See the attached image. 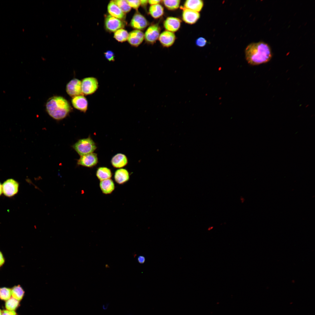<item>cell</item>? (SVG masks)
<instances>
[{
  "instance_id": "6da1fadb",
  "label": "cell",
  "mask_w": 315,
  "mask_h": 315,
  "mask_svg": "<svg viewBox=\"0 0 315 315\" xmlns=\"http://www.w3.org/2000/svg\"><path fill=\"white\" fill-rule=\"evenodd\" d=\"M245 58L248 63L252 65H257L269 61L272 57L270 46L262 41L252 43L246 47Z\"/></svg>"
},
{
  "instance_id": "7a4b0ae2",
  "label": "cell",
  "mask_w": 315,
  "mask_h": 315,
  "mask_svg": "<svg viewBox=\"0 0 315 315\" xmlns=\"http://www.w3.org/2000/svg\"><path fill=\"white\" fill-rule=\"evenodd\" d=\"M47 112L49 116L57 120L66 117L71 110L68 102L61 96H53L48 100L46 104Z\"/></svg>"
},
{
  "instance_id": "3957f363",
  "label": "cell",
  "mask_w": 315,
  "mask_h": 315,
  "mask_svg": "<svg viewBox=\"0 0 315 315\" xmlns=\"http://www.w3.org/2000/svg\"><path fill=\"white\" fill-rule=\"evenodd\" d=\"M72 147L80 156L94 153L97 148L95 143L90 136L79 139Z\"/></svg>"
},
{
  "instance_id": "277c9868",
  "label": "cell",
  "mask_w": 315,
  "mask_h": 315,
  "mask_svg": "<svg viewBox=\"0 0 315 315\" xmlns=\"http://www.w3.org/2000/svg\"><path fill=\"white\" fill-rule=\"evenodd\" d=\"M81 82V89L83 94L88 95L94 93L98 87L97 79L93 77L85 78Z\"/></svg>"
},
{
  "instance_id": "5b68a950",
  "label": "cell",
  "mask_w": 315,
  "mask_h": 315,
  "mask_svg": "<svg viewBox=\"0 0 315 315\" xmlns=\"http://www.w3.org/2000/svg\"><path fill=\"white\" fill-rule=\"evenodd\" d=\"M160 30V28L158 24H153L150 25L148 27L144 34L145 41L149 43H154L158 39Z\"/></svg>"
},
{
  "instance_id": "8992f818",
  "label": "cell",
  "mask_w": 315,
  "mask_h": 315,
  "mask_svg": "<svg viewBox=\"0 0 315 315\" xmlns=\"http://www.w3.org/2000/svg\"><path fill=\"white\" fill-rule=\"evenodd\" d=\"M98 162L97 154L92 153L80 156L77 160V164L79 165L91 168L97 165Z\"/></svg>"
},
{
  "instance_id": "52a82bcc",
  "label": "cell",
  "mask_w": 315,
  "mask_h": 315,
  "mask_svg": "<svg viewBox=\"0 0 315 315\" xmlns=\"http://www.w3.org/2000/svg\"><path fill=\"white\" fill-rule=\"evenodd\" d=\"M19 184L13 179L10 178L6 181L2 185L3 192L5 195L12 197L18 191Z\"/></svg>"
},
{
  "instance_id": "ba28073f",
  "label": "cell",
  "mask_w": 315,
  "mask_h": 315,
  "mask_svg": "<svg viewBox=\"0 0 315 315\" xmlns=\"http://www.w3.org/2000/svg\"><path fill=\"white\" fill-rule=\"evenodd\" d=\"M105 26L106 29L108 31L115 32L119 29L123 28L125 24L120 20L108 15L105 18Z\"/></svg>"
},
{
  "instance_id": "9c48e42d",
  "label": "cell",
  "mask_w": 315,
  "mask_h": 315,
  "mask_svg": "<svg viewBox=\"0 0 315 315\" xmlns=\"http://www.w3.org/2000/svg\"><path fill=\"white\" fill-rule=\"evenodd\" d=\"M66 91L67 93L70 96L73 97L82 95L83 94L81 89V82L76 78L70 80L67 84Z\"/></svg>"
},
{
  "instance_id": "30bf717a",
  "label": "cell",
  "mask_w": 315,
  "mask_h": 315,
  "mask_svg": "<svg viewBox=\"0 0 315 315\" xmlns=\"http://www.w3.org/2000/svg\"><path fill=\"white\" fill-rule=\"evenodd\" d=\"M149 24L146 18L141 14L137 12L134 14L130 22L131 26L136 30H142Z\"/></svg>"
},
{
  "instance_id": "8fae6325",
  "label": "cell",
  "mask_w": 315,
  "mask_h": 315,
  "mask_svg": "<svg viewBox=\"0 0 315 315\" xmlns=\"http://www.w3.org/2000/svg\"><path fill=\"white\" fill-rule=\"evenodd\" d=\"M181 8L182 9V20L186 23L192 24L196 23L200 17L199 12L185 8L183 7Z\"/></svg>"
},
{
  "instance_id": "7c38bea8",
  "label": "cell",
  "mask_w": 315,
  "mask_h": 315,
  "mask_svg": "<svg viewBox=\"0 0 315 315\" xmlns=\"http://www.w3.org/2000/svg\"><path fill=\"white\" fill-rule=\"evenodd\" d=\"M181 22V20L178 18L169 17L164 21L163 26L166 31L174 33L179 30Z\"/></svg>"
},
{
  "instance_id": "4fadbf2b",
  "label": "cell",
  "mask_w": 315,
  "mask_h": 315,
  "mask_svg": "<svg viewBox=\"0 0 315 315\" xmlns=\"http://www.w3.org/2000/svg\"><path fill=\"white\" fill-rule=\"evenodd\" d=\"M176 38L174 33L166 30L160 34L158 39L163 46L168 48L173 44Z\"/></svg>"
},
{
  "instance_id": "5bb4252c",
  "label": "cell",
  "mask_w": 315,
  "mask_h": 315,
  "mask_svg": "<svg viewBox=\"0 0 315 315\" xmlns=\"http://www.w3.org/2000/svg\"><path fill=\"white\" fill-rule=\"evenodd\" d=\"M144 35L141 30L135 29L129 34L127 40L131 45L137 47L143 41Z\"/></svg>"
},
{
  "instance_id": "9a60e30c",
  "label": "cell",
  "mask_w": 315,
  "mask_h": 315,
  "mask_svg": "<svg viewBox=\"0 0 315 315\" xmlns=\"http://www.w3.org/2000/svg\"><path fill=\"white\" fill-rule=\"evenodd\" d=\"M71 102L75 108L84 113L86 111L88 102L86 98L83 95H80L73 97Z\"/></svg>"
},
{
  "instance_id": "2e32d148",
  "label": "cell",
  "mask_w": 315,
  "mask_h": 315,
  "mask_svg": "<svg viewBox=\"0 0 315 315\" xmlns=\"http://www.w3.org/2000/svg\"><path fill=\"white\" fill-rule=\"evenodd\" d=\"M111 162L114 167L120 169L127 164L128 160L125 155L122 153H118L113 157Z\"/></svg>"
},
{
  "instance_id": "e0dca14e",
  "label": "cell",
  "mask_w": 315,
  "mask_h": 315,
  "mask_svg": "<svg viewBox=\"0 0 315 315\" xmlns=\"http://www.w3.org/2000/svg\"><path fill=\"white\" fill-rule=\"evenodd\" d=\"M107 10L110 15L120 20L125 19V13L123 12L113 1H111L108 4Z\"/></svg>"
},
{
  "instance_id": "ac0fdd59",
  "label": "cell",
  "mask_w": 315,
  "mask_h": 315,
  "mask_svg": "<svg viewBox=\"0 0 315 315\" xmlns=\"http://www.w3.org/2000/svg\"><path fill=\"white\" fill-rule=\"evenodd\" d=\"M129 172L125 169H118L115 172L114 178L116 182L118 184L125 183L129 180Z\"/></svg>"
},
{
  "instance_id": "d6986e66",
  "label": "cell",
  "mask_w": 315,
  "mask_h": 315,
  "mask_svg": "<svg viewBox=\"0 0 315 315\" xmlns=\"http://www.w3.org/2000/svg\"><path fill=\"white\" fill-rule=\"evenodd\" d=\"M204 6V2L202 0H187L183 4V8L198 12L201 10Z\"/></svg>"
},
{
  "instance_id": "ffe728a7",
  "label": "cell",
  "mask_w": 315,
  "mask_h": 315,
  "mask_svg": "<svg viewBox=\"0 0 315 315\" xmlns=\"http://www.w3.org/2000/svg\"><path fill=\"white\" fill-rule=\"evenodd\" d=\"M99 186L103 193L106 194L111 193L115 187L114 182L111 178L100 181Z\"/></svg>"
},
{
  "instance_id": "44dd1931",
  "label": "cell",
  "mask_w": 315,
  "mask_h": 315,
  "mask_svg": "<svg viewBox=\"0 0 315 315\" xmlns=\"http://www.w3.org/2000/svg\"><path fill=\"white\" fill-rule=\"evenodd\" d=\"M149 14L153 18L157 19L162 17L164 14V9L160 4L151 5L149 9Z\"/></svg>"
},
{
  "instance_id": "7402d4cb",
  "label": "cell",
  "mask_w": 315,
  "mask_h": 315,
  "mask_svg": "<svg viewBox=\"0 0 315 315\" xmlns=\"http://www.w3.org/2000/svg\"><path fill=\"white\" fill-rule=\"evenodd\" d=\"M96 175L100 181L111 178L112 174L111 170L108 168L105 167H99L97 169Z\"/></svg>"
},
{
  "instance_id": "603a6c76",
  "label": "cell",
  "mask_w": 315,
  "mask_h": 315,
  "mask_svg": "<svg viewBox=\"0 0 315 315\" xmlns=\"http://www.w3.org/2000/svg\"><path fill=\"white\" fill-rule=\"evenodd\" d=\"M24 292L19 285L13 287L11 290V294L13 298L19 301L23 298Z\"/></svg>"
},
{
  "instance_id": "cb8c5ba5",
  "label": "cell",
  "mask_w": 315,
  "mask_h": 315,
  "mask_svg": "<svg viewBox=\"0 0 315 315\" xmlns=\"http://www.w3.org/2000/svg\"><path fill=\"white\" fill-rule=\"evenodd\" d=\"M129 33L127 32L123 29H119L115 32L114 37L117 41L123 42L127 40Z\"/></svg>"
},
{
  "instance_id": "d4e9b609",
  "label": "cell",
  "mask_w": 315,
  "mask_h": 315,
  "mask_svg": "<svg viewBox=\"0 0 315 315\" xmlns=\"http://www.w3.org/2000/svg\"><path fill=\"white\" fill-rule=\"evenodd\" d=\"M164 6L168 10H173L177 9L179 7L180 0H164L162 1Z\"/></svg>"
},
{
  "instance_id": "484cf974",
  "label": "cell",
  "mask_w": 315,
  "mask_h": 315,
  "mask_svg": "<svg viewBox=\"0 0 315 315\" xmlns=\"http://www.w3.org/2000/svg\"><path fill=\"white\" fill-rule=\"evenodd\" d=\"M19 303V301L13 297L10 298L6 301L5 307L7 310L14 311L18 307Z\"/></svg>"
},
{
  "instance_id": "4316f807",
  "label": "cell",
  "mask_w": 315,
  "mask_h": 315,
  "mask_svg": "<svg viewBox=\"0 0 315 315\" xmlns=\"http://www.w3.org/2000/svg\"><path fill=\"white\" fill-rule=\"evenodd\" d=\"M113 1L124 13L128 12L131 10V8L126 0H115Z\"/></svg>"
},
{
  "instance_id": "83f0119b",
  "label": "cell",
  "mask_w": 315,
  "mask_h": 315,
  "mask_svg": "<svg viewBox=\"0 0 315 315\" xmlns=\"http://www.w3.org/2000/svg\"><path fill=\"white\" fill-rule=\"evenodd\" d=\"M11 290L8 288L3 287L0 288V298L4 300H7L11 298Z\"/></svg>"
},
{
  "instance_id": "f1b7e54d",
  "label": "cell",
  "mask_w": 315,
  "mask_h": 315,
  "mask_svg": "<svg viewBox=\"0 0 315 315\" xmlns=\"http://www.w3.org/2000/svg\"><path fill=\"white\" fill-rule=\"evenodd\" d=\"M129 5L131 8L137 10L141 5L140 0H126Z\"/></svg>"
},
{
  "instance_id": "f546056e",
  "label": "cell",
  "mask_w": 315,
  "mask_h": 315,
  "mask_svg": "<svg viewBox=\"0 0 315 315\" xmlns=\"http://www.w3.org/2000/svg\"><path fill=\"white\" fill-rule=\"evenodd\" d=\"M207 41L206 39L203 37L198 38L195 41L196 45L199 47H203L207 44Z\"/></svg>"
},
{
  "instance_id": "4dcf8cb0",
  "label": "cell",
  "mask_w": 315,
  "mask_h": 315,
  "mask_svg": "<svg viewBox=\"0 0 315 315\" xmlns=\"http://www.w3.org/2000/svg\"><path fill=\"white\" fill-rule=\"evenodd\" d=\"M106 58L110 61H113L115 60L114 54V53L111 50H108L104 53Z\"/></svg>"
},
{
  "instance_id": "1f68e13d",
  "label": "cell",
  "mask_w": 315,
  "mask_h": 315,
  "mask_svg": "<svg viewBox=\"0 0 315 315\" xmlns=\"http://www.w3.org/2000/svg\"><path fill=\"white\" fill-rule=\"evenodd\" d=\"M1 315H16V314L14 311L7 310H4L2 313Z\"/></svg>"
},
{
  "instance_id": "d6a6232c",
  "label": "cell",
  "mask_w": 315,
  "mask_h": 315,
  "mask_svg": "<svg viewBox=\"0 0 315 315\" xmlns=\"http://www.w3.org/2000/svg\"><path fill=\"white\" fill-rule=\"evenodd\" d=\"M161 1L160 0H148V3L151 5H153L159 4Z\"/></svg>"
},
{
  "instance_id": "836d02e7",
  "label": "cell",
  "mask_w": 315,
  "mask_h": 315,
  "mask_svg": "<svg viewBox=\"0 0 315 315\" xmlns=\"http://www.w3.org/2000/svg\"><path fill=\"white\" fill-rule=\"evenodd\" d=\"M138 261L140 264H143L145 262V258L143 256H139L138 258Z\"/></svg>"
},
{
  "instance_id": "e575fe53",
  "label": "cell",
  "mask_w": 315,
  "mask_h": 315,
  "mask_svg": "<svg viewBox=\"0 0 315 315\" xmlns=\"http://www.w3.org/2000/svg\"><path fill=\"white\" fill-rule=\"evenodd\" d=\"M5 262L4 258L2 253L0 251V267L2 266L4 263Z\"/></svg>"
},
{
  "instance_id": "d590c367",
  "label": "cell",
  "mask_w": 315,
  "mask_h": 315,
  "mask_svg": "<svg viewBox=\"0 0 315 315\" xmlns=\"http://www.w3.org/2000/svg\"><path fill=\"white\" fill-rule=\"evenodd\" d=\"M141 5L143 6H145L148 3V0H140Z\"/></svg>"
},
{
  "instance_id": "8d00e7d4",
  "label": "cell",
  "mask_w": 315,
  "mask_h": 315,
  "mask_svg": "<svg viewBox=\"0 0 315 315\" xmlns=\"http://www.w3.org/2000/svg\"><path fill=\"white\" fill-rule=\"evenodd\" d=\"M2 192L3 191L2 185H1V183H0V196L2 194Z\"/></svg>"
},
{
  "instance_id": "74e56055",
  "label": "cell",
  "mask_w": 315,
  "mask_h": 315,
  "mask_svg": "<svg viewBox=\"0 0 315 315\" xmlns=\"http://www.w3.org/2000/svg\"><path fill=\"white\" fill-rule=\"evenodd\" d=\"M240 200H241V202L242 203H243L244 202L245 200V199H244V198L242 196L240 198Z\"/></svg>"
},
{
  "instance_id": "f35d334b",
  "label": "cell",
  "mask_w": 315,
  "mask_h": 315,
  "mask_svg": "<svg viewBox=\"0 0 315 315\" xmlns=\"http://www.w3.org/2000/svg\"><path fill=\"white\" fill-rule=\"evenodd\" d=\"M2 311L1 309H0V315H2Z\"/></svg>"
}]
</instances>
